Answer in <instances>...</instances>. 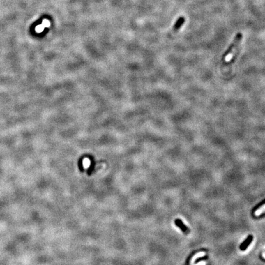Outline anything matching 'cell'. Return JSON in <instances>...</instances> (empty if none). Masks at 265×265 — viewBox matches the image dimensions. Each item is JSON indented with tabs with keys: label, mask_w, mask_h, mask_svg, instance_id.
<instances>
[{
	"label": "cell",
	"mask_w": 265,
	"mask_h": 265,
	"mask_svg": "<svg viewBox=\"0 0 265 265\" xmlns=\"http://www.w3.org/2000/svg\"><path fill=\"white\" fill-rule=\"evenodd\" d=\"M185 22H186V19L184 18L183 17H180L179 18L176 20V23L174 24V25L173 27V29L172 30H173L174 31H177L183 26Z\"/></svg>",
	"instance_id": "cell-2"
},
{
	"label": "cell",
	"mask_w": 265,
	"mask_h": 265,
	"mask_svg": "<svg viewBox=\"0 0 265 265\" xmlns=\"http://www.w3.org/2000/svg\"><path fill=\"white\" fill-rule=\"evenodd\" d=\"M195 265H206V262H200L196 264Z\"/></svg>",
	"instance_id": "cell-7"
},
{
	"label": "cell",
	"mask_w": 265,
	"mask_h": 265,
	"mask_svg": "<svg viewBox=\"0 0 265 265\" xmlns=\"http://www.w3.org/2000/svg\"><path fill=\"white\" fill-rule=\"evenodd\" d=\"M253 240V236L252 235H249L248 236V238H247V239L244 242V243L242 244L240 246V249L241 250H245L247 247H248V246L249 245V244L252 243V241Z\"/></svg>",
	"instance_id": "cell-3"
},
{
	"label": "cell",
	"mask_w": 265,
	"mask_h": 265,
	"mask_svg": "<svg viewBox=\"0 0 265 265\" xmlns=\"http://www.w3.org/2000/svg\"><path fill=\"white\" fill-rule=\"evenodd\" d=\"M264 212H265V204L262 206L260 207H259V208L255 211V215L256 216H259L263 214Z\"/></svg>",
	"instance_id": "cell-6"
},
{
	"label": "cell",
	"mask_w": 265,
	"mask_h": 265,
	"mask_svg": "<svg viewBox=\"0 0 265 265\" xmlns=\"http://www.w3.org/2000/svg\"><path fill=\"white\" fill-rule=\"evenodd\" d=\"M205 254H206V253H205L204 252H199V253H197V254H195V255L192 258V259L190 260V264H192L196 260H197L198 258L204 257V256L205 255Z\"/></svg>",
	"instance_id": "cell-5"
},
{
	"label": "cell",
	"mask_w": 265,
	"mask_h": 265,
	"mask_svg": "<svg viewBox=\"0 0 265 265\" xmlns=\"http://www.w3.org/2000/svg\"><path fill=\"white\" fill-rule=\"evenodd\" d=\"M175 223L176 224V225L179 227L184 233H189L188 228L185 225L183 224V223L180 219H176L175 220Z\"/></svg>",
	"instance_id": "cell-4"
},
{
	"label": "cell",
	"mask_w": 265,
	"mask_h": 265,
	"mask_svg": "<svg viewBox=\"0 0 265 265\" xmlns=\"http://www.w3.org/2000/svg\"><path fill=\"white\" fill-rule=\"evenodd\" d=\"M243 34H242L241 33H238L235 36L232 43H231V44L229 45V46L228 47L227 50L225 52V53L223 55L222 58L225 61H228L230 59H231L233 52L234 51V49H236V48L239 45V44L241 43L242 39H243Z\"/></svg>",
	"instance_id": "cell-1"
}]
</instances>
